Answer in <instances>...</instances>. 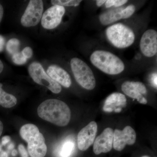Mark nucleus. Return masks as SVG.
<instances>
[{"label":"nucleus","instance_id":"nucleus-20","mask_svg":"<svg viewBox=\"0 0 157 157\" xmlns=\"http://www.w3.org/2000/svg\"><path fill=\"white\" fill-rule=\"evenodd\" d=\"M54 6H77L81 2V0H52Z\"/></svg>","mask_w":157,"mask_h":157},{"label":"nucleus","instance_id":"nucleus-34","mask_svg":"<svg viewBox=\"0 0 157 157\" xmlns=\"http://www.w3.org/2000/svg\"><path fill=\"white\" fill-rule=\"evenodd\" d=\"M14 147V144L13 143L10 144L8 147V148L9 150H12Z\"/></svg>","mask_w":157,"mask_h":157},{"label":"nucleus","instance_id":"nucleus-36","mask_svg":"<svg viewBox=\"0 0 157 157\" xmlns=\"http://www.w3.org/2000/svg\"><path fill=\"white\" fill-rule=\"evenodd\" d=\"M141 157H150L148 156H147V155H144V156H142Z\"/></svg>","mask_w":157,"mask_h":157},{"label":"nucleus","instance_id":"nucleus-33","mask_svg":"<svg viewBox=\"0 0 157 157\" xmlns=\"http://www.w3.org/2000/svg\"><path fill=\"white\" fill-rule=\"evenodd\" d=\"M3 69H4V65L2 62L0 60V74L2 72Z\"/></svg>","mask_w":157,"mask_h":157},{"label":"nucleus","instance_id":"nucleus-37","mask_svg":"<svg viewBox=\"0 0 157 157\" xmlns=\"http://www.w3.org/2000/svg\"><path fill=\"white\" fill-rule=\"evenodd\" d=\"M2 151V146L0 145V151Z\"/></svg>","mask_w":157,"mask_h":157},{"label":"nucleus","instance_id":"nucleus-13","mask_svg":"<svg viewBox=\"0 0 157 157\" xmlns=\"http://www.w3.org/2000/svg\"><path fill=\"white\" fill-rule=\"evenodd\" d=\"M140 49L142 53L147 57L154 56L157 52V33L154 29L144 32L140 39Z\"/></svg>","mask_w":157,"mask_h":157},{"label":"nucleus","instance_id":"nucleus-12","mask_svg":"<svg viewBox=\"0 0 157 157\" xmlns=\"http://www.w3.org/2000/svg\"><path fill=\"white\" fill-rule=\"evenodd\" d=\"M113 130L107 128L95 139L93 151L95 154L107 153L112 150L113 145Z\"/></svg>","mask_w":157,"mask_h":157},{"label":"nucleus","instance_id":"nucleus-29","mask_svg":"<svg viewBox=\"0 0 157 157\" xmlns=\"http://www.w3.org/2000/svg\"><path fill=\"white\" fill-rule=\"evenodd\" d=\"M3 14H4V9H3V6L0 4V23L2 19Z\"/></svg>","mask_w":157,"mask_h":157},{"label":"nucleus","instance_id":"nucleus-14","mask_svg":"<svg viewBox=\"0 0 157 157\" xmlns=\"http://www.w3.org/2000/svg\"><path fill=\"white\" fill-rule=\"evenodd\" d=\"M127 105V99L123 94L113 93L105 100L103 110L106 112H120Z\"/></svg>","mask_w":157,"mask_h":157},{"label":"nucleus","instance_id":"nucleus-22","mask_svg":"<svg viewBox=\"0 0 157 157\" xmlns=\"http://www.w3.org/2000/svg\"><path fill=\"white\" fill-rule=\"evenodd\" d=\"M128 1L127 0H108L106 1L105 2V6L107 8H110L112 6L118 8L125 4Z\"/></svg>","mask_w":157,"mask_h":157},{"label":"nucleus","instance_id":"nucleus-30","mask_svg":"<svg viewBox=\"0 0 157 157\" xmlns=\"http://www.w3.org/2000/svg\"><path fill=\"white\" fill-rule=\"evenodd\" d=\"M106 2V1H105V0H98V1H96V4H97V6L98 7H101L103 4L105 3Z\"/></svg>","mask_w":157,"mask_h":157},{"label":"nucleus","instance_id":"nucleus-15","mask_svg":"<svg viewBox=\"0 0 157 157\" xmlns=\"http://www.w3.org/2000/svg\"><path fill=\"white\" fill-rule=\"evenodd\" d=\"M46 73L51 78L66 88H69L72 84L71 77L69 73L63 69L52 65L49 66Z\"/></svg>","mask_w":157,"mask_h":157},{"label":"nucleus","instance_id":"nucleus-26","mask_svg":"<svg viewBox=\"0 0 157 157\" xmlns=\"http://www.w3.org/2000/svg\"><path fill=\"white\" fill-rule=\"evenodd\" d=\"M157 73H154L152 74L150 78V81L153 86L157 88Z\"/></svg>","mask_w":157,"mask_h":157},{"label":"nucleus","instance_id":"nucleus-35","mask_svg":"<svg viewBox=\"0 0 157 157\" xmlns=\"http://www.w3.org/2000/svg\"><path fill=\"white\" fill-rule=\"evenodd\" d=\"M17 151H16V150H13L12 151L11 154H12L13 156H16V155H17Z\"/></svg>","mask_w":157,"mask_h":157},{"label":"nucleus","instance_id":"nucleus-23","mask_svg":"<svg viewBox=\"0 0 157 157\" xmlns=\"http://www.w3.org/2000/svg\"><path fill=\"white\" fill-rule=\"evenodd\" d=\"M135 11V7L134 5H129L126 8H124L122 11L123 19H126L131 17Z\"/></svg>","mask_w":157,"mask_h":157},{"label":"nucleus","instance_id":"nucleus-32","mask_svg":"<svg viewBox=\"0 0 157 157\" xmlns=\"http://www.w3.org/2000/svg\"><path fill=\"white\" fill-rule=\"evenodd\" d=\"M3 128H4V126H3V124L2 122L0 121V136L2 135V133Z\"/></svg>","mask_w":157,"mask_h":157},{"label":"nucleus","instance_id":"nucleus-11","mask_svg":"<svg viewBox=\"0 0 157 157\" xmlns=\"http://www.w3.org/2000/svg\"><path fill=\"white\" fill-rule=\"evenodd\" d=\"M124 94L129 98L136 99L140 104H146L147 101L143 95L147 93L146 86L140 82L126 81L121 85Z\"/></svg>","mask_w":157,"mask_h":157},{"label":"nucleus","instance_id":"nucleus-5","mask_svg":"<svg viewBox=\"0 0 157 157\" xmlns=\"http://www.w3.org/2000/svg\"><path fill=\"white\" fill-rule=\"evenodd\" d=\"M70 65L77 83L85 89L89 90L94 89L96 86V79L88 65L78 58L72 59Z\"/></svg>","mask_w":157,"mask_h":157},{"label":"nucleus","instance_id":"nucleus-4","mask_svg":"<svg viewBox=\"0 0 157 157\" xmlns=\"http://www.w3.org/2000/svg\"><path fill=\"white\" fill-rule=\"evenodd\" d=\"M107 39L116 48H127L134 43L135 35L132 29L121 23L109 26L106 31Z\"/></svg>","mask_w":157,"mask_h":157},{"label":"nucleus","instance_id":"nucleus-3","mask_svg":"<svg viewBox=\"0 0 157 157\" xmlns=\"http://www.w3.org/2000/svg\"><path fill=\"white\" fill-rule=\"evenodd\" d=\"M90 59L96 67L109 75H117L124 70V64L122 61L109 52L95 51L92 54Z\"/></svg>","mask_w":157,"mask_h":157},{"label":"nucleus","instance_id":"nucleus-6","mask_svg":"<svg viewBox=\"0 0 157 157\" xmlns=\"http://www.w3.org/2000/svg\"><path fill=\"white\" fill-rule=\"evenodd\" d=\"M28 71L31 77L37 84L45 86L54 94L61 92L60 85L49 77L41 64L33 62L29 66Z\"/></svg>","mask_w":157,"mask_h":157},{"label":"nucleus","instance_id":"nucleus-16","mask_svg":"<svg viewBox=\"0 0 157 157\" xmlns=\"http://www.w3.org/2000/svg\"><path fill=\"white\" fill-rule=\"evenodd\" d=\"M123 9L118 7L105 11L100 16V22L103 25H107L123 19Z\"/></svg>","mask_w":157,"mask_h":157},{"label":"nucleus","instance_id":"nucleus-1","mask_svg":"<svg viewBox=\"0 0 157 157\" xmlns=\"http://www.w3.org/2000/svg\"><path fill=\"white\" fill-rule=\"evenodd\" d=\"M37 113L39 117L59 127H65L70 122L71 117L70 107L57 99L45 100L39 105Z\"/></svg>","mask_w":157,"mask_h":157},{"label":"nucleus","instance_id":"nucleus-38","mask_svg":"<svg viewBox=\"0 0 157 157\" xmlns=\"http://www.w3.org/2000/svg\"></svg>","mask_w":157,"mask_h":157},{"label":"nucleus","instance_id":"nucleus-19","mask_svg":"<svg viewBox=\"0 0 157 157\" xmlns=\"http://www.w3.org/2000/svg\"><path fill=\"white\" fill-rule=\"evenodd\" d=\"M20 42L17 39L13 38L10 39L7 42L6 45V50L8 53L11 56L19 52Z\"/></svg>","mask_w":157,"mask_h":157},{"label":"nucleus","instance_id":"nucleus-17","mask_svg":"<svg viewBox=\"0 0 157 157\" xmlns=\"http://www.w3.org/2000/svg\"><path fill=\"white\" fill-rule=\"evenodd\" d=\"M3 85L0 83V105L3 107L10 108L14 107L17 103L15 96L6 92L2 89Z\"/></svg>","mask_w":157,"mask_h":157},{"label":"nucleus","instance_id":"nucleus-28","mask_svg":"<svg viewBox=\"0 0 157 157\" xmlns=\"http://www.w3.org/2000/svg\"><path fill=\"white\" fill-rule=\"evenodd\" d=\"M11 140V138L9 136H5L2 138V144L3 145H6L7 144L10 142Z\"/></svg>","mask_w":157,"mask_h":157},{"label":"nucleus","instance_id":"nucleus-7","mask_svg":"<svg viewBox=\"0 0 157 157\" xmlns=\"http://www.w3.org/2000/svg\"><path fill=\"white\" fill-rule=\"evenodd\" d=\"M43 11L42 0H31L21 17V25L25 27L37 25L42 19Z\"/></svg>","mask_w":157,"mask_h":157},{"label":"nucleus","instance_id":"nucleus-24","mask_svg":"<svg viewBox=\"0 0 157 157\" xmlns=\"http://www.w3.org/2000/svg\"><path fill=\"white\" fill-rule=\"evenodd\" d=\"M21 53L27 59L31 58L33 56V51L30 47H25L21 52Z\"/></svg>","mask_w":157,"mask_h":157},{"label":"nucleus","instance_id":"nucleus-18","mask_svg":"<svg viewBox=\"0 0 157 157\" xmlns=\"http://www.w3.org/2000/svg\"><path fill=\"white\" fill-rule=\"evenodd\" d=\"M75 145L74 142L67 140L64 143L60 151L61 157H70L74 150Z\"/></svg>","mask_w":157,"mask_h":157},{"label":"nucleus","instance_id":"nucleus-25","mask_svg":"<svg viewBox=\"0 0 157 157\" xmlns=\"http://www.w3.org/2000/svg\"><path fill=\"white\" fill-rule=\"evenodd\" d=\"M18 151L21 157H29L28 153L23 144H19L18 147Z\"/></svg>","mask_w":157,"mask_h":157},{"label":"nucleus","instance_id":"nucleus-8","mask_svg":"<svg viewBox=\"0 0 157 157\" xmlns=\"http://www.w3.org/2000/svg\"><path fill=\"white\" fill-rule=\"evenodd\" d=\"M136 140V132L130 126L125 127L123 130L116 129L113 131V147L117 151H121L126 145L134 144Z\"/></svg>","mask_w":157,"mask_h":157},{"label":"nucleus","instance_id":"nucleus-21","mask_svg":"<svg viewBox=\"0 0 157 157\" xmlns=\"http://www.w3.org/2000/svg\"><path fill=\"white\" fill-rule=\"evenodd\" d=\"M12 60L15 64L21 65L26 63L27 59L24 56L21 52H18L12 56Z\"/></svg>","mask_w":157,"mask_h":157},{"label":"nucleus","instance_id":"nucleus-2","mask_svg":"<svg viewBox=\"0 0 157 157\" xmlns=\"http://www.w3.org/2000/svg\"><path fill=\"white\" fill-rule=\"evenodd\" d=\"M20 135L28 143V150L31 157H44L47 147L43 134L36 126L32 124L24 125L20 130Z\"/></svg>","mask_w":157,"mask_h":157},{"label":"nucleus","instance_id":"nucleus-10","mask_svg":"<svg viewBox=\"0 0 157 157\" xmlns=\"http://www.w3.org/2000/svg\"><path fill=\"white\" fill-rule=\"evenodd\" d=\"M98 130V125L92 121L80 130L77 136L78 148L82 151H85L94 143Z\"/></svg>","mask_w":157,"mask_h":157},{"label":"nucleus","instance_id":"nucleus-9","mask_svg":"<svg viewBox=\"0 0 157 157\" xmlns=\"http://www.w3.org/2000/svg\"><path fill=\"white\" fill-rule=\"evenodd\" d=\"M65 13L63 6H53L46 10L42 14L41 24L44 29H52L60 24Z\"/></svg>","mask_w":157,"mask_h":157},{"label":"nucleus","instance_id":"nucleus-27","mask_svg":"<svg viewBox=\"0 0 157 157\" xmlns=\"http://www.w3.org/2000/svg\"><path fill=\"white\" fill-rule=\"evenodd\" d=\"M6 44V39L3 36L0 35V52L4 49Z\"/></svg>","mask_w":157,"mask_h":157},{"label":"nucleus","instance_id":"nucleus-31","mask_svg":"<svg viewBox=\"0 0 157 157\" xmlns=\"http://www.w3.org/2000/svg\"><path fill=\"white\" fill-rule=\"evenodd\" d=\"M0 157H8V153L6 151H2L0 154Z\"/></svg>","mask_w":157,"mask_h":157}]
</instances>
